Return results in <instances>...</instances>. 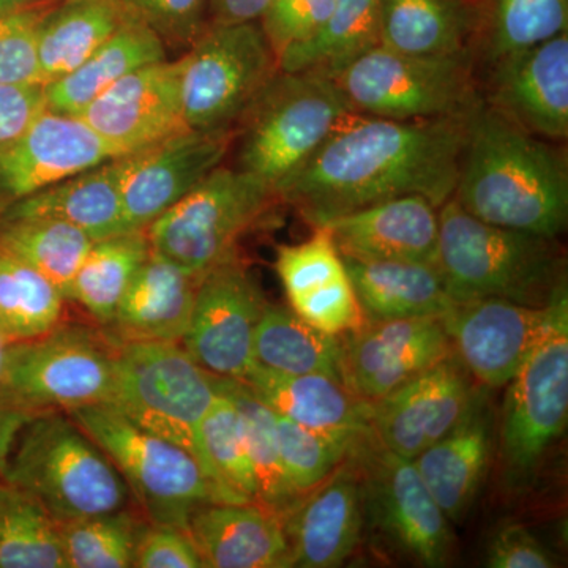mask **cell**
<instances>
[{
	"mask_svg": "<svg viewBox=\"0 0 568 568\" xmlns=\"http://www.w3.org/2000/svg\"><path fill=\"white\" fill-rule=\"evenodd\" d=\"M467 114L392 121L353 112L276 193L312 226L406 194L440 207L457 186Z\"/></svg>",
	"mask_w": 568,
	"mask_h": 568,
	"instance_id": "6da1fadb",
	"label": "cell"
},
{
	"mask_svg": "<svg viewBox=\"0 0 568 568\" xmlns=\"http://www.w3.org/2000/svg\"><path fill=\"white\" fill-rule=\"evenodd\" d=\"M452 197L481 222L558 239L568 222L566 155L480 99L466 118Z\"/></svg>",
	"mask_w": 568,
	"mask_h": 568,
	"instance_id": "7a4b0ae2",
	"label": "cell"
},
{
	"mask_svg": "<svg viewBox=\"0 0 568 568\" xmlns=\"http://www.w3.org/2000/svg\"><path fill=\"white\" fill-rule=\"evenodd\" d=\"M436 265L457 304L504 298L541 308L567 290L556 239L481 222L454 197L439 207Z\"/></svg>",
	"mask_w": 568,
	"mask_h": 568,
	"instance_id": "3957f363",
	"label": "cell"
},
{
	"mask_svg": "<svg viewBox=\"0 0 568 568\" xmlns=\"http://www.w3.org/2000/svg\"><path fill=\"white\" fill-rule=\"evenodd\" d=\"M2 480L36 497L55 523L129 507L130 489L119 470L62 410L40 414L21 429Z\"/></svg>",
	"mask_w": 568,
	"mask_h": 568,
	"instance_id": "277c9868",
	"label": "cell"
},
{
	"mask_svg": "<svg viewBox=\"0 0 568 568\" xmlns=\"http://www.w3.org/2000/svg\"><path fill=\"white\" fill-rule=\"evenodd\" d=\"M353 112L334 78L278 70L235 123V168L278 192Z\"/></svg>",
	"mask_w": 568,
	"mask_h": 568,
	"instance_id": "5b68a950",
	"label": "cell"
},
{
	"mask_svg": "<svg viewBox=\"0 0 568 568\" xmlns=\"http://www.w3.org/2000/svg\"><path fill=\"white\" fill-rule=\"evenodd\" d=\"M67 414L108 455L151 525L189 530L197 507L231 503L190 452L144 432L114 407L82 406Z\"/></svg>",
	"mask_w": 568,
	"mask_h": 568,
	"instance_id": "8992f818",
	"label": "cell"
},
{
	"mask_svg": "<svg viewBox=\"0 0 568 568\" xmlns=\"http://www.w3.org/2000/svg\"><path fill=\"white\" fill-rule=\"evenodd\" d=\"M215 396L213 376L181 343L115 345L114 384L106 405L144 432L190 452L207 476L200 435Z\"/></svg>",
	"mask_w": 568,
	"mask_h": 568,
	"instance_id": "52a82bcc",
	"label": "cell"
},
{
	"mask_svg": "<svg viewBox=\"0 0 568 568\" xmlns=\"http://www.w3.org/2000/svg\"><path fill=\"white\" fill-rule=\"evenodd\" d=\"M280 200L268 183L219 168L145 230L153 253L194 275L237 254V245Z\"/></svg>",
	"mask_w": 568,
	"mask_h": 568,
	"instance_id": "ba28073f",
	"label": "cell"
},
{
	"mask_svg": "<svg viewBox=\"0 0 568 568\" xmlns=\"http://www.w3.org/2000/svg\"><path fill=\"white\" fill-rule=\"evenodd\" d=\"M334 80L355 114L392 121L465 115L481 99L470 51L422 58L376 44L347 63Z\"/></svg>",
	"mask_w": 568,
	"mask_h": 568,
	"instance_id": "9c48e42d",
	"label": "cell"
},
{
	"mask_svg": "<svg viewBox=\"0 0 568 568\" xmlns=\"http://www.w3.org/2000/svg\"><path fill=\"white\" fill-rule=\"evenodd\" d=\"M568 422V293L556 298L547 334L507 384L499 455L510 491L532 487Z\"/></svg>",
	"mask_w": 568,
	"mask_h": 568,
	"instance_id": "30bf717a",
	"label": "cell"
},
{
	"mask_svg": "<svg viewBox=\"0 0 568 568\" xmlns=\"http://www.w3.org/2000/svg\"><path fill=\"white\" fill-rule=\"evenodd\" d=\"M115 345L97 324L61 323L48 334L11 343L2 388L33 416L106 405Z\"/></svg>",
	"mask_w": 568,
	"mask_h": 568,
	"instance_id": "8fae6325",
	"label": "cell"
},
{
	"mask_svg": "<svg viewBox=\"0 0 568 568\" xmlns=\"http://www.w3.org/2000/svg\"><path fill=\"white\" fill-rule=\"evenodd\" d=\"M179 65L183 122L205 132L233 130L278 71L260 21L211 22Z\"/></svg>",
	"mask_w": 568,
	"mask_h": 568,
	"instance_id": "7c38bea8",
	"label": "cell"
},
{
	"mask_svg": "<svg viewBox=\"0 0 568 568\" xmlns=\"http://www.w3.org/2000/svg\"><path fill=\"white\" fill-rule=\"evenodd\" d=\"M361 474L365 526L392 552L422 567H444L454 551L452 523L429 495L413 459L366 437L351 452Z\"/></svg>",
	"mask_w": 568,
	"mask_h": 568,
	"instance_id": "4fadbf2b",
	"label": "cell"
},
{
	"mask_svg": "<svg viewBox=\"0 0 568 568\" xmlns=\"http://www.w3.org/2000/svg\"><path fill=\"white\" fill-rule=\"evenodd\" d=\"M265 304L263 291L235 254L201 276L181 345L211 375L244 381Z\"/></svg>",
	"mask_w": 568,
	"mask_h": 568,
	"instance_id": "5bb4252c",
	"label": "cell"
},
{
	"mask_svg": "<svg viewBox=\"0 0 568 568\" xmlns=\"http://www.w3.org/2000/svg\"><path fill=\"white\" fill-rule=\"evenodd\" d=\"M233 130L185 129L119 156L125 233L145 231L223 164Z\"/></svg>",
	"mask_w": 568,
	"mask_h": 568,
	"instance_id": "9a60e30c",
	"label": "cell"
},
{
	"mask_svg": "<svg viewBox=\"0 0 568 568\" xmlns=\"http://www.w3.org/2000/svg\"><path fill=\"white\" fill-rule=\"evenodd\" d=\"M556 298L541 308L504 298L455 302L443 316L444 327L478 386L504 387L514 379L547 334Z\"/></svg>",
	"mask_w": 568,
	"mask_h": 568,
	"instance_id": "2e32d148",
	"label": "cell"
},
{
	"mask_svg": "<svg viewBox=\"0 0 568 568\" xmlns=\"http://www.w3.org/2000/svg\"><path fill=\"white\" fill-rule=\"evenodd\" d=\"M478 388L452 353L390 395L369 403L373 435L381 446L414 459L465 418Z\"/></svg>",
	"mask_w": 568,
	"mask_h": 568,
	"instance_id": "e0dca14e",
	"label": "cell"
},
{
	"mask_svg": "<svg viewBox=\"0 0 568 568\" xmlns=\"http://www.w3.org/2000/svg\"><path fill=\"white\" fill-rule=\"evenodd\" d=\"M454 353L443 317L365 323L342 336V379L375 403Z\"/></svg>",
	"mask_w": 568,
	"mask_h": 568,
	"instance_id": "ac0fdd59",
	"label": "cell"
},
{
	"mask_svg": "<svg viewBox=\"0 0 568 568\" xmlns=\"http://www.w3.org/2000/svg\"><path fill=\"white\" fill-rule=\"evenodd\" d=\"M485 103L541 140L568 136V32L491 62Z\"/></svg>",
	"mask_w": 568,
	"mask_h": 568,
	"instance_id": "d6986e66",
	"label": "cell"
},
{
	"mask_svg": "<svg viewBox=\"0 0 568 568\" xmlns=\"http://www.w3.org/2000/svg\"><path fill=\"white\" fill-rule=\"evenodd\" d=\"M115 156L80 118L47 110L20 136L0 145V211Z\"/></svg>",
	"mask_w": 568,
	"mask_h": 568,
	"instance_id": "ffe728a7",
	"label": "cell"
},
{
	"mask_svg": "<svg viewBox=\"0 0 568 568\" xmlns=\"http://www.w3.org/2000/svg\"><path fill=\"white\" fill-rule=\"evenodd\" d=\"M178 61L152 63L115 82L78 118L122 156L185 130Z\"/></svg>",
	"mask_w": 568,
	"mask_h": 568,
	"instance_id": "44dd1931",
	"label": "cell"
},
{
	"mask_svg": "<svg viewBox=\"0 0 568 568\" xmlns=\"http://www.w3.org/2000/svg\"><path fill=\"white\" fill-rule=\"evenodd\" d=\"M282 521L290 567L343 566L361 545L365 528L361 474L351 455L302 495Z\"/></svg>",
	"mask_w": 568,
	"mask_h": 568,
	"instance_id": "7402d4cb",
	"label": "cell"
},
{
	"mask_svg": "<svg viewBox=\"0 0 568 568\" xmlns=\"http://www.w3.org/2000/svg\"><path fill=\"white\" fill-rule=\"evenodd\" d=\"M275 268L291 308L313 327L343 336L365 324L345 260L324 226L301 244L278 246Z\"/></svg>",
	"mask_w": 568,
	"mask_h": 568,
	"instance_id": "603a6c76",
	"label": "cell"
},
{
	"mask_svg": "<svg viewBox=\"0 0 568 568\" xmlns=\"http://www.w3.org/2000/svg\"><path fill=\"white\" fill-rule=\"evenodd\" d=\"M317 226L328 230L343 257L436 264L439 207L418 194L365 205Z\"/></svg>",
	"mask_w": 568,
	"mask_h": 568,
	"instance_id": "cb8c5ba5",
	"label": "cell"
},
{
	"mask_svg": "<svg viewBox=\"0 0 568 568\" xmlns=\"http://www.w3.org/2000/svg\"><path fill=\"white\" fill-rule=\"evenodd\" d=\"M495 444L488 388H478L465 418L413 459L429 495L450 523H462L487 476Z\"/></svg>",
	"mask_w": 568,
	"mask_h": 568,
	"instance_id": "d4e9b609",
	"label": "cell"
},
{
	"mask_svg": "<svg viewBox=\"0 0 568 568\" xmlns=\"http://www.w3.org/2000/svg\"><path fill=\"white\" fill-rule=\"evenodd\" d=\"M201 276L149 253L126 287L104 335L114 345L132 342L181 343L190 320Z\"/></svg>",
	"mask_w": 568,
	"mask_h": 568,
	"instance_id": "484cf974",
	"label": "cell"
},
{
	"mask_svg": "<svg viewBox=\"0 0 568 568\" xmlns=\"http://www.w3.org/2000/svg\"><path fill=\"white\" fill-rule=\"evenodd\" d=\"M189 534L205 568L290 567L282 517L256 500L197 507Z\"/></svg>",
	"mask_w": 568,
	"mask_h": 568,
	"instance_id": "4316f807",
	"label": "cell"
},
{
	"mask_svg": "<svg viewBox=\"0 0 568 568\" xmlns=\"http://www.w3.org/2000/svg\"><path fill=\"white\" fill-rule=\"evenodd\" d=\"M244 383L280 416L325 435L358 444L372 436L369 403L358 398L335 377L286 376L253 365Z\"/></svg>",
	"mask_w": 568,
	"mask_h": 568,
	"instance_id": "83f0119b",
	"label": "cell"
},
{
	"mask_svg": "<svg viewBox=\"0 0 568 568\" xmlns=\"http://www.w3.org/2000/svg\"><path fill=\"white\" fill-rule=\"evenodd\" d=\"M119 156L52 183L0 211L6 219L59 220L84 231L93 242L125 233Z\"/></svg>",
	"mask_w": 568,
	"mask_h": 568,
	"instance_id": "f1b7e54d",
	"label": "cell"
},
{
	"mask_svg": "<svg viewBox=\"0 0 568 568\" xmlns=\"http://www.w3.org/2000/svg\"><path fill=\"white\" fill-rule=\"evenodd\" d=\"M481 9L473 0H381L379 44L422 58L470 51Z\"/></svg>",
	"mask_w": 568,
	"mask_h": 568,
	"instance_id": "f546056e",
	"label": "cell"
},
{
	"mask_svg": "<svg viewBox=\"0 0 568 568\" xmlns=\"http://www.w3.org/2000/svg\"><path fill=\"white\" fill-rule=\"evenodd\" d=\"M343 260L365 323L443 317L455 305L436 264Z\"/></svg>",
	"mask_w": 568,
	"mask_h": 568,
	"instance_id": "4dcf8cb0",
	"label": "cell"
},
{
	"mask_svg": "<svg viewBox=\"0 0 568 568\" xmlns=\"http://www.w3.org/2000/svg\"><path fill=\"white\" fill-rule=\"evenodd\" d=\"M163 61H168L163 41L148 26L130 18L78 69L44 84L47 110L78 118L115 82Z\"/></svg>",
	"mask_w": 568,
	"mask_h": 568,
	"instance_id": "1f68e13d",
	"label": "cell"
},
{
	"mask_svg": "<svg viewBox=\"0 0 568 568\" xmlns=\"http://www.w3.org/2000/svg\"><path fill=\"white\" fill-rule=\"evenodd\" d=\"M253 365L286 376L342 379V336L324 334L291 306L265 304L253 336Z\"/></svg>",
	"mask_w": 568,
	"mask_h": 568,
	"instance_id": "d6a6232c",
	"label": "cell"
},
{
	"mask_svg": "<svg viewBox=\"0 0 568 568\" xmlns=\"http://www.w3.org/2000/svg\"><path fill=\"white\" fill-rule=\"evenodd\" d=\"M130 18L114 0H58L39 32L44 84L78 69Z\"/></svg>",
	"mask_w": 568,
	"mask_h": 568,
	"instance_id": "836d02e7",
	"label": "cell"
},
{
	"mask_svg": "<svg viewBox=\"0 0 568 568\" xmlns=\"http://www.w3.org/2000/svg\"><path fill=\"white\" fill-rule=\"evenodd\" d=\"M381 0H334L312 36L278 58V70L316 71L334 78L347 63L379 44Z\"/></svg>",
	"mask_w": 568,
	"mask_h": 568,
	"instance_id": "e575fe53",
	"label": "cell"
},
{
	"mask_svg": "<svg viewBox=\"0 0 568 568\" xmlns=\"http://www.w3.org/2000/svg\"><path fill=\"white\" fill-rule=\"evenodd\" d=\"M213 384L216 392L234 403L241 416L256 485V503L283 518L301 495L291 485L284 469L274 410L261 402L244 381L213 376Z\"/></svg>",
	"mask_w": 568,
	"mask_h": 568,
	"instance_id": "d590c367",
	"label": "cell"
},
{
	"mask_svg": "<svg viewBox=\"0 0 568 568\" xmlns=\"http://www.w3.org/2000/svg\"><path fill=\"white\" fill-rule=\"evenodd\" d=\"M92 245V239L73 224L36 216H0V250L47 276L67 302Z\"/></svg>",
	"mask_w": 568,
	"mask_h": 568,
	"instance_id": "8d00e7d4",
	"label": "cell"
},
{
	"mask_svg": "<svg viewBox=\"0 0 568 568\" xmlns=\"http://www.w3.org/2000/svg\"><path fill=\"white\" fill-rule=\"evenodd\" d=\"M149 253L151 244L145 231L115 234L93 242L74 276L70 302L84 308L93 324L106 327Z\"/></svg>",
	"mask_w": 568,
	"mask_h": 568,
	"instance_id": "74e56055",
	"label": "cell"
},
{
	"mask_svg": "<svg viewBox=\"0 0 568 568\" xmlns=\"http://www.w3.org/2000/svg\"><path fill=\"white\" fill-rule=\"evenodd\" d=\"M65 302L47 278L0 250V328L11 342H24L63 323Z\"/></svg>",
	"mask_w": 568,
	"mask_h": 568,
	"instance_id": "f35d334b",
	"label": "cell"
},
{
	"mask_svg": "<svg viewBox=\"0 0 568 568\" xmlns=\"http://www.w3.org/2000/svg\"><path fill=\"white\" fill-rule=\"evenodd\" d=\"M0 568H67L55 519L7 484L0 488Z\"/></svg>",
	"mask_w": 568,
	"mask_h": 568,
	"instance_id": "ab89813d",
	"label": "cell"
},
{
	"mask_svg": "<svg viewBox=\"0 0 568 568\" xmlns=\"http://www.w3.org/2000/svg\"><path fill=\"white\" fill-rule=\"evenodd\" d=\"M151 525L129 507L111 514L58 523L67 568L133 567L140 538Z\"/></svg>",
	"mask_w": 568,
	"mask_h": 568,
	"instance_id": "60d3db41",
	"label": "cell"
},
{
	"mask_svg": "<svg viewBox=\"0 0 568 568\" xmlns=\"http://www.w3.org/2000/svg\"><path fill=\"white\" fill-rule=\"evenodd\" d=\"M568 0H484L478 39L489 62L568 32Z\"/></svg>",
	"mask_w": 568,
	"mask_h": 568,
	"instance_id": "b9f144b4",
	"label": "cell"
},
{
	"mask_svg": "<svg viewBox=\"0 0 568 568\" xmlns=\"http://www.w3.org/2000/svg\"><path fill=\"white\" fill-rule=\"evenodd\" d=\"M201 447L209 476L230 497L231 503L256 500L253 467L246 452L244 426L237 407L216 392L201 424Z\"/></svg>",
	"mask_w": 568,
	"mask_h": 568,
	"instance_id": "7bdbcfd3",
	"label": "cell"
},
{
	"mask_svg": "<svg viewBox=\"0 0 568 568\" xmlns=\"http://www.w3.org/2000/svg\"><path fill=\"white\" fill-rule=\"evenodd\" d=\"M275 424L284 469L301 496L331 476L361 444L305 428L276 413Z\"/></svg>",
	"mask_w": 568,
	"mask_h": 568,
	"instance_id": "ee69618b",
	"label": "cell"
},
{
	"mask_svg": "<svg viewBox=\"0 0 568 568\" xmlns=\"http://www.w3.org/2000/svg\"><path fill=\"white\" fill-rule=\"evenodd\" d=\"M58 0H24L0 10V84H44L39 32Z\"/></svg>",
	"mask_w": 568,
	"mask_h": 568,
	"instance_id": "f6af8a7d",
	"label": "cell"
},
{
	"mask_svg": "<svg viewBox=\"0 0 568 568\" xmlns=\"http://www.w3.org/2000/svg\"><path fill=\"white\" fill-rule=\"evenodd\" d=\"M126 14L148 26L166 50L185 52L211 24L209 0H114Z\"/></svg>",
	"mask_w": 568,
	"mask_h": 568,
	"instance_id": "bcb514c9",
	"label": "cell"
},
{
	"mask_svg": "<svg viewBox=\"0 0 568 568\" xmlns=\"http://www.w3.org/2000/svg\"><path fill=\"white\" fill-rule=\"evenodd\" d=\"M334 0H268L260 24L278 61L320 28Z\"/></svg>",
	"mask_w": 568,
	"mask_h": 568,
	"instance_id": "7dc6e473",
	"label": "cell"
},
{
	"mask_svg": "<svg viewBox=\"0 0 568 568\" xmlns=\"http://www.w3.org/2000/svg\"><path fill=\"white\" fill-rule=\"evenodd\" d=\"M136 568H204L189 530L170 525H149L134 552Z\"/></svg>",
	"mask_w": 568,
	"mask_h": 568,
	"instance_id": "c3c4849f",
	"label": "cell"
},
{
	"mask_svg": "<svg viewBox=\"0 0 568 568\" xmlns=\"http://www.w3.org/2000/svg\"><path fill=\"white\" fill-rule=\"evenodd\" d=\"M489 568H555L558 559L526 526H503L491 538L487 551Z\"/></svg>",
	"mask_w": 568,
	"mask_h": 568,
	"instance_id": "681fc988",
	"label": "cell"
},
{
	"mask_svg": "<svg viewBox=\"0 0 568 568\" xmlns=\"http://www.w3.org/2000/svg\"><path fill=\"white\" fill-rule=\"evenodd\" d=\"M44 111V84H0V145L20 136Z\"/></svg>",
	"mask_w": 568,
	"mask_h": 568,
	"instance_id": "f907efd6",
	"label": "cell"
},
{
	"mask_svg": "<svg viewBox=\"0 0 568 568\" xmlns=\"http://www.w3.org/2000/svg\"><path fill=\"white\" fill-rule=\"evenodd\" d=\"M32 413L14 403L6 392L0 388V477L6 470L11 450L20 436L21 429L32 420Z\"/></svg>",
	"mask_w": 568,
	"mask_h": 568,
	"instance_id": "816d5d0a",
	"label": "cell"
},
{
	"mask_svg": "<svg viewBox=\"0 0 568 568\" xmlns=\"http://www.w3.org/2000/svg\"><path fill=\"white\" fill-rule=\"evenodd\" d=\"M268 0H209L211 22L260 21Z\"/></svg>",
	"mask_w": 568,
	"mask_h": 568,
	"instance_id": "f5cc1de1",
	"label": "cell"
},
{
	"mask_svg": "<svg viewBox=\"0 0 568 568\" xmlns=\"http://www.w3.org/2000/svg\"><path fill=\"white\" fill-rule=\"evenodd\" d=\"M11 343L13 342L0 328V386H2L3 376H6L7 358H9Z\"/></svg>",
	"mask_w": 568,
	"mask_h": 568,
	"instance_id": "db71d44e",
	"label": "cell"
},
{
	"mask_svg": "<svg viewBox=\"0 0 568 568\" xmlns=\"http://www.w3.org/2000/svg\"><path fill=\"white\" fill-rule=\"evenodd\" d=\"M9 6V0H0V10L6 9Z\"/></svg>",
	"mask_w": 568,
	"mask_h": 568,
	"instance_id": "11a10c76",
	"label": "cell"
},
{
	"mask_svg": "<svg viewBox=\"0 0 568 568\" xmlns=\"http://www.w3.org/2000/svg\"><path fill=\"white\" fill-rule=\"evenodd\" d=\"M473 2L478 3V6H480V9H481V2H484V0H473Z\"/></svg>",
	"mask_w": 568,
	"mask_h": 568,
	"instance_id": "9f6ffc18",
	"label": "cell"
},
{
	"mask_svg": "<svg viewBox=\"0 0 568 568\" xmlns=\"http://www.w3.org/2000/svg\"><path fill=\"white\" fill-rule=\"evenodd\" d=\"M2 484H3V480H2V477H0V485H2Z\"/></svg>",
	"mask_w": 568,
	"mask_h": 568,
	"instance_id": "6f0895ef",
	"label": "cell"
},
{
	"mask_svg": "<svg viewBox=\"0 0 568 568\" xmlns=\"http://www.w3.org/2000/svg\"><path fill=\"white\" fill-rule=\"evenodd\" d=\"M3 485V484H2ZM2 485H0V488H2Z\"/></svg>",
	"mask_w": 568,
	"mask_h": 568,
	"instance_id": "680465c9",
	"label": "cell"
}]
</instances>
